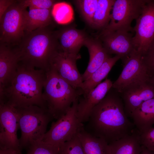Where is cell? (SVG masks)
<instances>
[{
  "label": "cell",
  "instance_id": "1",
  "mask_svg": "<svg viewBox=\"0 0 154 154\" xmlns=\"http://www.w3.org/2000/svg\"><path fill=\"white\" fill-rule=\"evenodd\" d=\"M85 130L109 144L132 134L136 129L126 114L120 94L112 88L93 109Z\"/></svg>",
  "mask_w": 154,
  "mask_h": 154
},
{
  "label": "cell",
  "instance_id": "2",
  "mask_svg": "<svg viewBox=\"0 0 154 154\" xmlns=\"http://www.w3.org/2000/svg\"><path fill=\"white\" fill-rule=\"evenodd\" d=\"M46 77L45 71L19 63L11 80L0 90V103L15 108L36 106L47 110L43 97Z\"/></svg>",
  "mask_w": 154,
  "mask_h": 154
},
{
  "label": "cell",
  "instance_id": "3",
  "mask_svg": "<svg viewBox=\"0 0 154 154\" xmlns=\"http://www.w3.org/2000/svg\"><path fill=\"white\" fill-rule=\"evenodd\" d=\"M14 49L19 55V63L46 72L50 68L54 56L60 50L56 31L51 30L49 26L25 32Z\"/></svg>",
  "mask_w": 154,
  "mask_h": 154
},
{
  "label": "cell",
  "instance_id": "4",
  "mask_svg": "<svg viewBox=\"0 0 154 154\" xmlns=\"http://www.w3.org/2000/svg\"><path fill=\"white\" fill-rule=\"evenodd\" d=\"M82 94L81 90L73 87L52 66L46 72L43 97L53 119H57L65 114Z\"/></svg>",
  "mask_w": 154,
  "mask_h": 154
},
{
  "label": "cell",
  "instance_id": "5",
  "mask_svg": "<svg viewBox=\"0 0 154 154\" xmlns=\"http://www.w3.org/2000/svg\"><path fill=\"white\" fill-rule=\"evenodd\" d=\"M14 108L21 131L20 147L21 150L28 149L32 143L42 140L48 123L53 118L47 109L37 106Z\"/></svg>",
  "mask_w": 154,
  "mask_h": 154
},
{
  "label": "cell",
  "instance_id": "6",
  "mask_svg": "<svg viewBox=\"0 0 154 154\" xmlns=\"http://www.w3.org/2000/svg\"><path fill=\"white\" fill-rule=\"evenodd\" d=\"M78 99L65 114L56 121L52 122L49 130L44 134L42 141L60 147L77 134L84 125L80 122L77 114Z\"/></svg>",
  "mask_w": 154,
  "mask_h": 154
},
{
  "label": "cell",
  "instance_id": "7",
  "mask_svg": "<svg viewBox=\"0 0 154 154\" xmlns=\"http://www.w3.org/2000/svg\"><path fill=\"white\" fill-rule=\"evenodd\" d=\"M147 0H115L109 23L103 30L134 32L132 21L141 14Z\"/></svg>",
  "mask_w": 154,
  "mask_h": 154
},
{
  "label": "cell",
  "instance_id": "8",
  "mask_svg": "<svg viewBox=\"0 0 154 154\" xmlns=\"http://www.w3.org/2000/svg\"><path fill=\"white\" fill-rule=\"evenodd\" d=\"M24 9L16 0L0 18V43L11 47L19 44L25 34Z\"/></svg>",
  "mask_w": 154,
  "mask_h": 154
},
{
  "label": "cell",
  "instance_id": "9",
  "mask_svg": "<svg viewBox=\"0 0 154 154\" xmlns=\"http://www.w3.org/2000/svg\"><path fill=\"white\" fill-rule=\"evenodd\" d=\"M122 61L123 70L112 86L119 93L132 84L149 80V76L142 56L136 50Z\"/></svg>",
  "mask_w": 154,
  "mask_h": 154
},
{
  "label": "cell",
  "instance_id": "10",
  "mask_svg": "<svg viewBox=\"0 0 154 154\" xmlns=\"http://www.w3.org/2000/svg\"><path fill=\"white\" fill-rule=\"evenodd\" d=\"M136 20L133 42L135 50L143 56L154 38V0H147Z\"/></svg>",
  "mask_w": 154,
  "mask_h": 154
},
{
  "label": "cell",
  "instance_id": "11",
  "mask_svg": "<svg viewBox=\"0 0 154 154\" xmlns=\"http://www.w3.org/2000/svg\"><path fill=\"white\" fill-rule=\"evenodd\" d=\"M18 129V117L15 108L0 103V149H21L17 136Z\"/></svg>",
  "mask_w": 154,
  "mask_h": 154
},
{
  "label": "cell",
  "instance_id": "12",
  "mask_svg": "<svg viewBox=\"0 0 154 154\" xmlns=\"http://www.w3.org/2000/svg\"><path fill=\"white\" fill-rule=\"evenodd\" d=\"M132 33L121 30H103L98 38L108 54L118 56L122 61L135 50Z\"/></svg>",
  "mask_w": 154,
  "mask_h": 154
},
{
  "label": "cell",
  "instance_id": "13",
  "mask_svg": "<svg viewBox=\"0 0 154 154\" xmlns=\"http://www.w3.org/2000/svg\"><path fill=\"white\" fill-rule=\"evenodd\" d=\"M120 94L125 113L131 117L133 111L143 102L154 98V85L149 80L139 82L128 86Z\"/></svg>",
  "mask_w": 154,
  "mask_h": 154
},
{
  "label": "cell",
  "instance_id": "14",
  "mask_svg": "<svg viewBox=\"0 0 154 154\" xmlns=\"http://www.w3.org/2000/svg\"><path fill=\"white\" fill-rule=\"evenodd\" d=\"M79 59L66 55L59 50L53 57L50 66L73 87L82 90L83 81L76 64L77 60Z\"/></svg>",
  "mask_w": 154,
  "mask_h": 154
},
{
  "label": "cell",
  "instance_id": "15",
  "mask_svg": "<svg viewBox=\"0 0 154 154\" xmlns=\"http://www.w3.org/2000/svg\"><path fill=\"white\" fill-rule=\"evenodd\" d=\"M113 84L110 80L106 79L88 93L79 97L77 114L81 123L88 121L92 111L105 98Z\"/></svg>",
  "mask_w": 154,
  "mask_h": 154
},
{
  "label": "cell",
  "instance_id": "16",
  "mask_svg": "<svg viewBox=\"0 0 154 154\" xmlns=\"http://www.w3.org/2000/svg\"><path fill=\"white\" fill-rule=\"evenodd\" d=\"M56 32L60 50L66 55L80 58L79 52L88 37L86 32L68 27Z\"/></svg>",
  "mask_w": 154,
  "mask_h": 154
},
{
  "label": "cell",
  "instance_id": "17",
  "mask_svg": "<svg viewBox=\"0 0 154 154\" xmlns=\"http://www.w3.org/2000/svg\"><path fill=\"white\" fill-rule=\"evenodd\" d=\"M20 62L15 49L0 43V90L9 82L16 72Z\"/></svg>",
  "mask_w": 154,
  "mask_h": 154
},
{
  "label": "cell",
  "instance_id": "18",
  "mask_svg": "<svg viewBox=\"0 0 154 154\" xmlns=\"http://www.w3.org/2000/svg\"><path fill=\"white\" fill-rule=\"evenodd\" d=\"M84 46L88 49L90 58L87 68L82 75L83 82L87 80L110 57L98 37L95 38L88 37Z\"/></svg>",
  "mask_w": 154,
  "mask_h": 154
},
{
  "label": "cell",
  "instance_id": "19",
  "mask_svg": "<svg viewBox=\"0 0 154 154\" xmlns=\"http://www.w3.org/2000/svg\"><path fill=\"white\" fill-rule=\"evenodd\" d=\"M52 9H26L23 12L25 32H30L38 29L49 26L51 24Z\"/></svg>",
  "mask_w": 154,
  "mask_h": 154
},
{
  "label": "cell",
  "instance_id": "20",
  "mask_svg": "<svg viewBox=\"0 0 154 154\" xmlns=\"http://www.w3.org/2000/svg\"><path fill=\"white\" fill-rule=\"evenodd\" d=\"M131 117L139 133L152 127L154 125V98L143 102L133 111Z\"/></svg>",
  "mask_w": 154,
  "mask_h": 154
},
{
  "label": "cell",
  "instance_id": "21",
  "mask_svg": "<svg viewBox=\"0 0 154 154\" xmlns=\"http://www.w3.org/2000/svg\"><path fill=\"white\" fill-rule=\"evenodd\" d=\"M108 145L111 154H140L142 149L136 129L131 134Z\"/></svg>",
  "mask_w": 154,
  "mask_h": 154
},
{
  "label": "cell",
  "instance_id": "22",
  "mask_svg": "<svg viewBox=\"0 0 154 154\" xmlns=\"http://www.w3.org/2000/svg\"><path fill=\"white\" fill-rule=\"evenodd\" d=\"M84 154H111L108 144L104 140L88 133L83 125L77 133Z\"/></svg>",
  "mask_w": 154,
  "mask_h": 154
},
{
  "label": "cell",
  "instance_id": "23",
  "mask_svg": "<svg viewBox=\"0 0 154 154\" xmlns=\"http://www.w3.org/2000/svg\"><path fill=\"white\" fill-rule=\"evenodd\" d=\"M120 58L117 55L107 58L102 64L86 80L83 82L82 95L88 93L100 84Z\"/></svg>",
  "mask_w": 154,
  "mask_h": 154
},
{
  "label": "cell",
  "instance_id": "24",
  "mask_svg": "<svg viewBox=\"0 0 154 154\" xmlns=\"http://www.w3.org/2000/svg\"><path fill=\"white\" fill-rule=\"evenodd\" d=\"M115 0H98L92 27L101 31L108 25L111 12Z\"/></svg>",
  "mask_w": 154,
  "mask_h": 154
},
{
  "label": "cell",
  "instance_id": "25",
  "mask_svg": "<svg viewBox=\"0 0 154 154\" xmlns=\"http://www.w3.org/2000/svg\"><path fill=\"white\" fill-rule=\"evenodd\" d=\"M51 13L52 18L58 24L66 25L74 19L73 8L70 4L64 1H58L53 6Z\"/></svg>",
  "mask_w": 154,
  "mask_h": 154
},
{
  "label": "cell",
  "instance_id": "26",
  "mask_svg": "<svg viewBox=\"0 0 154 154\" xmlns=\"http://www.w3.org/2000/svg\"><path fill=\"white\" fill-rule=\"evenodd\" d=\"M74 2L84 20L92 27L98 0H77Z\"/></svg>",
  "mask_w": 154,
  "mask_h": 154
},
{
  "label": "cell",
  "instance_id": "27",
  "mask_svg": "<svg viewBox=\"0 0 154 154\" xmlns=\"http://www.w3.org/2000/svg\"><path fill=\"white\" fill-rule=\"evenodd\" d=\"M60 147L38 141L29 146L26 154H59Z\"/></svg>",
  "mask_w": 154,
  "mask_h": 154
},
{
  "label": "cell",
  "instance_id": "28",
  "mask_svg": "<svg viewBox=\"0 0 154 154\" xmlns=\"http://www.w3.org/2000/svg\"><path fill=\"white\" fill-rule=\"evenodd\" d=\"M77 134L60 146V154H84Z\"/></svg>",
  "mask_w": 154,
  "mask_h": 154
},
{
  "label": "cell",
  "instance_id": "29",
  "mask_svg": "<svg viewBox=\"0 0 154 154\" xmlns=\"http://www.w3.org/2000/svg\"><path fill=\"white\" fill-rule=\"evenodd\" d=\"M17 1L24 9H52L58 1L53 0H19Z\"/></svg>",
  "mask_w": 154,
  "mask_h": 154
},
{
  "label": "cell",
  "instance_id": "30",
  "mask_svg": "<svg viewBox=\"0 0 154 154\" xmlns=\"http://www.w3.org/2000/svg\"><path fill=\"white\" fill-rule=\"evenodd\" d=\"M138 133L141 145L154 153V126Z\"/></svg>",
  "mask_w": 154,
  "mask_h": 154
},
{
  "label": "cell",
  "instance_id": "31",
  "mask_svg": "<svg viewBox=\"0 0 154 154\" xmlns=\"http://www.w3.org/2000/svg\"><path fill=\"white\" fill-rule=\"evenodd\" d=\"M142 58L150 77L154 74V38Z\"/></svg>",
  "mask_w": 154,
  "mask_h": 154
},
{
  "label": "cell",
  "instance_id": "32",
  "mask_svg": "<svg viewBox=\"0 0 154 154\" xmlns=\"http://www.w3.org/2000/svg\"><path fill=\"white\" fill-rule=\"evenodd\" d=\"M16 1L15 0H0V18L7 9Z\"/></svg>",
  "mask_w": 154,
  "mask_h": 154
},
{
  "label": "cell",
  "instance_id": "33",
  "mask_svg": "<svg viewBox=\"0 0 154 154\" xmlns=\"http://www.w3.org/2000/svg\"><path fill=\"white\" fill-rule=\"evenodd\" d=\"M20 149H0V154H22Z\"/></svg>",
  "mask_w": 154,
  "mask_h": 154
},
{
  "label": "cell",
  "instance_id": "34",
  "mask_svg": "<svg viewBox=\"0 0 154 154\" xmlns=\"http://www.w3.org/2000/svg\"><path fill=\"white\" fill-rule=\"evenodd\" d=\"M142 151L140 154H154V153L142 146Z\"/></svg>",
  "mask_w": 154,
  "mask_h": 154
},
{
  "label": "cell",
  "instance_id": "35",
  "mask_svg": "<svg viewBox=\"0 0 154 154\" xmlns=\"http://www.w3.org/2000/svg\"><path fill=\"white\" fill-rule=\"evenodd\" d=\"M149 81L151 83L154 85V74L150 77Z\"/></svg>",
  "mask_w": 154,
  "mask_h": 154
},
{
  "label": "cell",
  "instance_id": "36",
  "mask_svg": "<svg viewBox=\"0 0 154 154\" xmlns=\"http://www.w3.org/2000/svg\"></svg>",
  "mask_w": 154,
  "mask_h": 154
}]
</instances>
